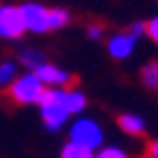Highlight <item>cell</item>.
<instances>
[{
	"label": "cell",
	"mask_w": 158,
	"mask_h": 158,
	"mask_svg": "<svg viewBox=\"0 0 158 158\" xmlns=\"http://www.w3.org/2000/svg\"><path fill=\"white\" fill-rule=\"evenodd\" d=\"M21 12H24V21H26V31H33V33L57 31V28L69 24L66 10H50V7L38 5V2H24Z\"/></svg>",
	"instance_id": "cell-1"
},
{
	"label": "cell",
	"mask_w": 158,
	"mask_h": 158,
	"mask_svg": "<svg viewBox=\"0 0 158 158\" xmlns=\"http://www.w3.org/2000/svg\"><path fill=\"white\" fill-rule=\"evenodd\" d=\"M38 104H40V116H43V120H45V125L50 130H59L66 123L69 109L64 106V90L61 87H47L45 85Z\"/></svg>",
	"instance_id": "cell-2"
},
{
	"label": "cell",
	"mask_w": 158,
	"mask_h": 158,
	"mask_svg": "<svg viewBox=\"0 0 158 158\" xmlns=\"http://www.w3.org/2000/svg\"><path fill=\"white\" fill-rule=\"evenodd\" d=\"M43 90H45V83L35 76V71L26 73V76H17L12 80V85L7 87L10 99L17 104H38Z\"/></svg>",
	"instance_id": "cell-3"
},
{
	"label": "cell",
	"mask_w": 158,
	"mask_h": 158,
	"mask_svg": "<svg viewBox=\"0 0 158 158\" xmlns=\"http://www.w3.org/2000/svg\"><path fill=\"white\" fill-rule=\"evenodd\" d=\"M26 33L21 5H0V38L17 40Z\"/></svg>",
	"instance_id": "cell-4"
},
{
	"label": "cell",
	"mask_w": 158,
	"mask_h": 158,
	"mask_svg": "<svg viewBox=\"0 0 158 158\" xmlns=\"http://www.w3.org/2000/svg\"><path fill=\"white\" fill-rule=\"evenodd\" d=\"M71 139L78 142V144H83V146H87V149H92V151L104 142L99 125L94 120H90V118H80V120L73 123L71 125Z\"/></svg>",
	"instance_id": "cell-5"
},
{
	"label": "cell",
	"mask_w": 158,
	"mask_h": 158,
	"mask_svg": "<svg viewBox=\"0 0 158 158\" xmlns=\"http://www.w3.org/2000/svg\"><path fill=\"white\" fill-rule=\"evenodd\" d=\"M35 76H38L43 83H45L47 87H61V85H69V83H73L71 73H66L64 69H59V66H52V64H38L35 69Z\"/></svg>",
	"instance_id": "cell-6"
},
{
	"label": "cell",
	"mask_w": 158,
	"mask_h": 158,
	"mask_svg": "<svg viewBox=\"0 0 158 158\" xmlns=\"http://www.w3.org/2000/svg\"><path fill=\"white\" fill-rule=\"evenodd\" d=\"M135 35H130V33H120V35H113L111 40H109V52H111L113 59H125V57H130L132 50H135Z\"/></svg>",
	"instance_id": "cell-7"
},
{
	"label": "cell",
	"mask_w": 158,
	"mask_h": 158,
	"mask_svg": "<svg viewBox=\"0 0 158 158\" xmlns=\"http://www.w3.org/2000/svg\"><path fill=\"white\" fill-rule=\"evenodd\" d=\"M118 125L125 135H132V137L144 135V120L139 118V116H135V113H123V116H118Z\"/></svg>",
	"instance_id": "cell-8"
},
{
	"label": "cell",
	"mask_w": 158,
	"mask_h": 158,
	"mask_svg": "<svg viewBox=\"0 0 158 158\" xmlns=\"http://www.w3.org/2000/svg\"><path fill=\"white\" fill-rule=\"evenodd\" d=\"M64 106L69 109V113H78L85 106V94L78 90H64Z\"/></svg>",
	"instance_id": "cell-9"
},
{
	"label": "cell",
	"mask_w": 158,
	"mask_h": 158,
	"mask_svg": "<svg viewBox=\"0 0 158 158\" xmlns=\"http://www.w3.org/2000/svg\"><path fill=\"white\" fill-rule=\"evenodd\" d=\"M92 153H94L92 149H87V146L78 144V142H73V139L61 149V156H64V158H90Z\"/></svg>",
	"instance_id": "cell-10"
},
{
	"label": "cell",
	"mask_w": 158,
	"mask_h": 158,
	"mask_svg": "<svg viewBox=\"0 0 158 158\" xmlns=\"http://www.w3.org/2000/svg\"><path fill=\"white\" fill-rule=\"evenodd\" d=\"M14 78H17V61H0V87L7 90Z\"/></svg>",
	"instance_id": "cell-11"
},
{
	"label": "cell",
	"mask_w": 158,
	"mask_h": 158,
	"mask_svg": "<svg viewBox=\"0 0 158 158\" xmlns=\"http://www.w3.org/2000/svg\"><path fill=\"white\" fill-rule=\"evenodd\" d=\"M142 80L144 85H149L151 90H158V61H149L142 69Z\"/></svg>",
	"instance_id": "cell-12"
},
{
	"label": "cell",
	"mask_w": 158,
	"mask_h": 158,
	"mask_svg": "<svg viewBox=\"0 0 158 158\" xmlns=\"http://www.w3.org/2000/svg\"><path fill=\"white\" fill-rule=\"evenodd\" d=\"M19 61L26 66V69H35L38 64H43V54L35 52V50H24V52L19 54Z\"/></svg>",
	"instance_id": "cell-13"
},
{
	"label": "cell",
	"mask_w": 158,
	"mask_h": 158,
	"mask_svg": "<svg viewBox=\"0 0 158 158\" xmlns=\"http://www.w3.org/2000/svg\"><path fill=\"white\" fill-rule=\"evenodd\" d=\"M102 158H125V151L123 149H116V146H104L102 151H99Z\"/></svg>",
	"instance_id": "cell-14"
},
{
	"label": "cell",
	"mask_w": 158,
	"mask_h": 158,
	"mask_svg": "<svg viewBox=\"0 0 158 158\" xmlns=\"http://www.w3.org/2000/svg\"><path fill=\"white\" fill-rule=\"evenodd\" d=\"M146 33H149V35H151V38L158 43V17H156V19H151L149 24H146Z\"/></svg>",
	"instance_id": "cell-15"
},
{
	"label": "cell",
	"mask_w": 158,
	"mask_h": 158,
	"mask_svg": "<svg viewBox=\"0 0 158 158\" xmlns=\"http://www.w3.org/2000/svg\"><path fill=\"white\" fill-rule=\"evenodd\" d=\"M146 31V26L144 24H135V26L130 28V35H135V38H139V35H142V33Z\"/></svg>",
	"instance_id": "cell-16"
},
{
	"label": "cell",
	"mask_w": 158,
	"mask_h": 158,
	"mask_svg": "<svg viewBox=\"0 0 158 158\" xmlns=\"http://www.w3.org/2000/svg\"><path fill=\"white\" fill-rule=\"evenodd\" d=\"M87 35H90L92 40H97L99 35H102V28H99V26H90V28H87Z\"/></svg>",
	"instance_id": "cell-17"
},
{
	"label": "cell",
	"mask_w": 158,
	"mask_h": 158,
	"mask_svg": "<svg viewBox=\"0 0 158 158\" xmlns=\"http://www.w3.org/2000/svg\"><path fill=\"white\" fill-rule=\"evenodd\" d=\"M149 156H156V158H158V139L149 146Z\"/></svg>",
	"instance_id": "cell-18"
}]
</instances>
